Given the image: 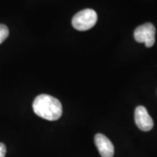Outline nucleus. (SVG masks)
<instances>
[{
    "label": "nucleus",
    "instance_id": "obj_1",
    "mask_svg": "<svg viewBox=\"0 0 157 157\" xmlns=\"http://www.w3.org/2000/svg\"><path fill=\"white\" fill-rule=\"evenodd\" d=\"M33 108L38 116L47 121L59 120L63 113L60 101L48 94L37 96L33 101Z\"/></svg>",
    "mask_w": 157,
    "mask_h": 157
},
{
    "label": "nucleus",
    "instance_id": "obj_2",
    "mask_svg": "<svg viewBox=\"0 0 157 157\" xmlns=\"http://www.w3.org/2000/svg\"><path fill=\"white\" fill-rule=\"evenodd\" d=\"M97 13L92 9H85L73 16L72 25L78 31H87L93 28L97 22Z\"/></svg>",
    "mask_w": 157,
    "mask_h": 157
},
{
    "label": "nucleus",
    "instance_id": "obj_3",
    "mask_svg": "<svg viewBox=\"0 0 157 157\" xmlns=\"http://www.w3.org/2000/svg\"><path fill=\"white\" fill-rule=\"evenodd\" d=\"M134 37L138 43H144L147 47H152L155 43V27L151 23L141 25L135 30Z\"/></svg>",
    "mask_w": 157,
    "mask_h": 157
},
{
    "label": "nucleus",
    "instance_id": "obj_4",
    "mask_svg": "<svg viewBox=\"0 0 157 157\" xmlns=\"http://www.w3.org/2000/svg\"><path fill=\"white\" fill-rule=\"evenodd\" d=\"M135 121L137 127L144 132L150 131L154 127L153 119L147 113L146 107L143 106H139L135 108Z\"/></svg>",
    "mask_w": 157,
    "mask_h": 157
},
{
    "label": "nucleus",
    "instance_id": "obj_5",
    "mask_svg": "<svg viewBox=\"0 0 157 157\" xmlns=\"http://www.w3.org/2000/svg\"><path fill=\"white\" fill-rule=\"evenodd\" d=\"M94 142L101 154V157H113L114 155V147L111 140L102 134H97L94 136Z\"/></svg>",
    "mask_w": 157,
    "mask_h": 157
},
{
    "label": "nucleus",
    "instance_id": "obj_6",
    "mask_svg": "<svg viewBox=\"0 0 157 157\" xmlns=\"http://www.w3.org/2000/svg\"><path fill=\"white\" fill-rule=\"evenodd\" d=\"M9 36V29L8 27L0 24V44H2Z\"/></svg>",
    "mask_w": 157,
    "mask_h": 157
},
{
    "label": "nucleus",
    "instance_id": "obj_7",
    "mask_svg": "<svg viewBox=\"0 0 157 157\" xmlns=\"http://www.w3.org/2000/svg\"><path fill=\"white\" fill-rule=\"evenodd\" d=\"M6 154V147L4 143L0 142V157H5Z\"/></svg>",
    "mask_w": 157,
    "mask_h": 157
}]
</instances>
